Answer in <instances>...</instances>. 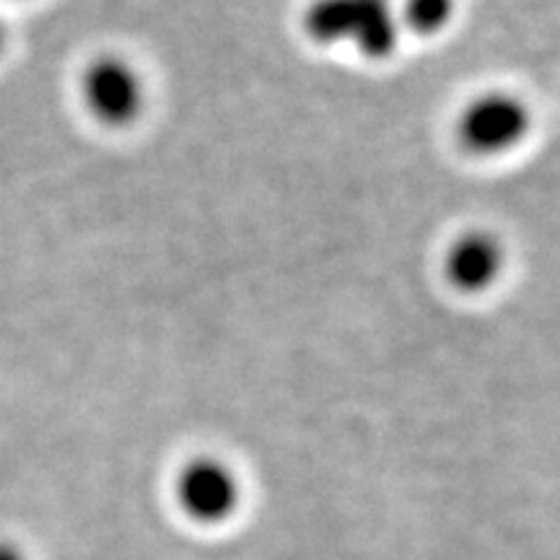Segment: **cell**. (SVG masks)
<instances>
[{
  "label": "cell",
  "mask_w": 560,
  "mask_h": 560,
  "mask_svg": "<svg viewBox=\"0 0 560 560\" xmlns=\"http://www.w3.org/2000/svg\"><path fill=\"white\" fill-rule=\"evenodd\" d=\"M174 501L195 524L229 522L242 506V482L234 467L215 457L185 462L174 478Z\"/></svg>",
  "instance_id": "3957f363"
},
{
  "label": "cell",
  "mask_w": 560,
  "mask_h": 560,
  "mask_svg": "<svg viewBox=\"0 0 560 560\" xmlns=\"http://www.w3.org/2000/svg\"><path fill=\"white\" fill-rule=\"evenodd\" d=\"M506 268V249L488 231H470L452 242L444 255V276L462 293H486Z\"/></svg>",
  "instance_id": "5b68a950"
},
{
  "label": "cell",
  "mask_w": 560,
  "mask_h": 560,
  "mask_svg": "<svg viewBox=\"0 0 560 560\" xmlns=\"http://www.w3.org/2000/svg\"><path fill=\"white\" fill-rule=\"evenodd\" d=\"M529 128V107L520 96L509 91H486L459 112L457 140L475 156H501L520 149Z\"/></svg>",
  "instance_id": "7a4b0ae2"
},
{
  "label": "cell",
  "mask_w": 560,
  "mask_h": 560,
  "mask_svg": "<svg viewBox=\"0 0 560 560\" xmlns=\"http://www.w3.org/2000/svg\"><path fill=\"white\" fill-rule=\"evenodd\" d=\"M457 9V0H402L397 5V21H400L402 32L433 37L452 24Z\"/></svg>",
  "instance_id": "8992f818"
},
{
  "label": "cell",
  "mask_w": 560,
  "mask_h": 560,
  "mask_svg": "<svg viewBox=\"0 0 560 560\" xmlns=\"http://www.w3.org/2000/svg\"><path fill=\"white\" fill-rule=\"evenodd\" d=\"M301 30L312 45H348L369 60L392 58L402 34L392 0H310Z\"/></svg>",
  "instance_id": "6da1fadb"
},
{
  "label": "cell",
  "mask_w": 560,
  "mask_h": 560,
  "mask_svg": "<svg viewBox=\"0 0 560 560\" xmlns=\"http://www.w3.org/2000/svg\"><path fill=\"white\" fill-rule=\"evenodd\" d=\"M83 104L107 128H128L145 104V83L130 60L102 55L91 60L81 81Z\"/></svg>",
  "instance_id": "277c9868"
},
{
  "label": "cell",
  "mask_w": 560,
  "mask_h": 560,
  "mask_svg": "<svg viewBox=\"0 0 560 560\" xmlns=\"http://www.w3.org/2000/svg\"><path fill=\"white\" fill-rule=\"evenodd\" d=\"M0 560H26L24 550L13 542H0Z\"/></svg>",
  "instance_id": "52a82bcc"
},
{
  "label": "cell",
  "mask_w": 560,
  "mask_h": 560,
  "mask_svg": "<svg viewBox=\"0 0 560 560\" xmlns=\"http://www.w3.org/2000/svg\"><path fill=\"white\" fill-rule=\"evenodd\" d=\"M5 21H3V16H0V52H3V47H5Z\"/></svg>",
  "instance_id": "ba28073f"
}]
</instances>
